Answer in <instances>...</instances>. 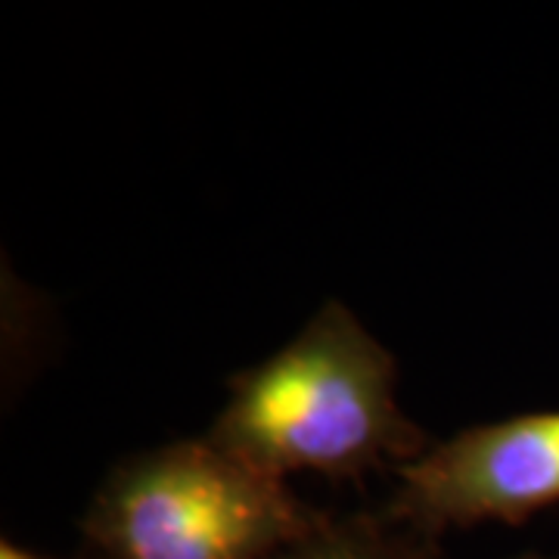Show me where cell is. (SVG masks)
I'll return each instance as SVG.
<instances>
[{"mask_svg":"<svg viewBox=\"0 0 559 559\" xmlns=\"http://www.w3.org/2000/svg\"><path fill=\"white\" fill-rule=\"evenodd\" d=\"M205 439L274 479L299 469L364 479L426 451V432L395 401V360L340 301H326L286 348L230 382Z\"/></svg>","mask_w":559,"mask_h":559,"instance_id":"obj_1","label":"cell"},{"mask_svg":"<svg viewBox=\"0 0 559 559\" xmlns=\"http://www.w3.org/2000/svg\"><path fill=\"white\" fill-rule=\"evenodd\" d=\"M320 520L283 479L202 439L121 463L84 532L106 559H267Z\"/></svg>","mask_w":559,"mask_h":559,"instance_id":"obj_2","label":"cell"},{"mask_svg":"<svg viewBox=\"0 0 559 559\" xmlns=\"http://www.w3.org/2000/svg\"><path fill=\"white\" fill-rule=\"evenodd\" d=\"M399 476L385 513L426 538L491 520L520 525L559 503V411L463 429Z\"/></svg>","mask_w":559,"mask_h":559,"instance_id":"obj_3","label":"cell"},{"mask_svg":"<svg viewBox=\"0 0 559 559\" xmlns=\"http://www.w3.org/2000/svg\"><path fill=\"white\" fill-rule=\"evenodd\" d=\"M267 559H439L436 540L407 522L380 516L323 520L299 540L280 547Z\"/></svg>","mask_w":559,"mask_h":559,"instance_id":"obj_4","label":"cell"},{"mask_svg":"<svg viewBox=\"0 0 559 559\" xmlns=\"http://www.w3.org/2000/svg\"><path fill=\"white\" fill-rule=\"evenodd\" d=\"M0 559H40V557H32V554H25V550L16 547V544L3 540V544H0Z\"/></svg>","mask_w":559,"mask_h":559,"instance_id":"obj_5","label":"cell"},{"mask_svg":"<svg viewBox=\"0 0 559 559\" xmlns=\"http://www.w3.org/2000/svg\"><path fill=\"white\" fill-rule=\"evenodd\" d=\"M522 559H540V557H522Z\"/></svg>","mask_w":559,"mask_h":559,"instance_id":"obj_6","label":"cell"}]
</instances>
